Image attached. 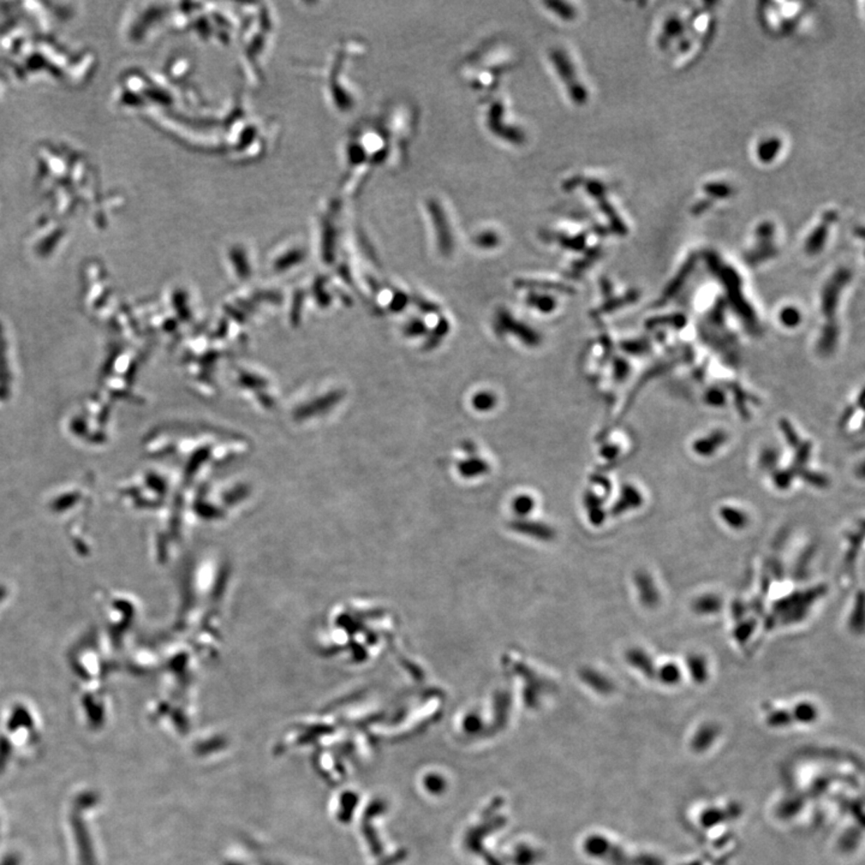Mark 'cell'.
Wrapping results in <instances>:
<instances>
[{"label": "cell", "instance_id": "1", "mask_svg": "<svg viewBox=\"0 0 865 865\" xmlns=\"http://www.w3.org/2000/svg\"><path fill=\"white\" fill-rule=\"evenodd\" d=\"M105 643L97 631H88L69 650L72 674L82 685H102L107 679L111 665Z\"/></svg>", "mask_w": 865, "mask_h": 865}, {"label": "cell", "instance_id": "2", "mask_svg": "<svg viewBox=\"0 0 865 865\" xmlns=\"http://www.w3.org/2000/svg\"><path fill=\"white\" fill-rule=\"evenodd\" d=\"M78 702L89 726L97 728L105 724L107 698L102 685H82Z\"/></svg>", "mask_w": 865, "mask_h": 865}, {"label": "cell", "instance_id": "3", "mask_svg": "<svg viewBox=\"0 0 865 865\" xmlns=\"http://www.w3.org/2000/svg\"><path fill=\"white\" fill-rule=\"evenodd\" d=\"M602 850L604 851V858L614 865H665L660 857L649 854V853L625 852L624 850L616 847L609 843H604Z\"/></svg>", "mask_w": 865, "mask_h": 865}, {"label": "cell", "instance_id": "4", "mask_svg": "<svg viewBox=\"0 0 865 865\" xmlns=\"http://www.w3.org/2000/svg\"><path fill=\"white\" fill-rule=\"evenodd\" d=\"M637 577L638 594L642 602L646 607H655L660 601V593H658L656 584L654 579L646 572H639L636 576Z\"/></svg>", "mask_w": 865, "mask_h": 865}, {"label": "cell", "instance_id": "5", "mask_svg": "<svg viewBox=\"0 0 865 865\" xmlns=\"http://www.w3.org/2000/svg\"><path fill=\"white\" fill-rule=\"evenodd\" d=\"M628 658H629L630 665H632L644 677L649 679L654 678L656 666H655L653 658L646 650L638 649V648L630 650Z\"/></svg>", "mask_w": 865, "mask_h": 865}, {"label": "cell", "instance_id": "6", "mask_svg": "<svg viewBox=\"0 0 865 865\" xmlns=\"http://www.w3.org/2000/svg\"><path fill=\"white\" fill-rule=\"evenodd\" d=\"M686 668L691 679L696 684H703L710 678V666L707 658L701 654H691L686 658Z\"/></svg>", "mask_w": 865, "mask_h": 865}, {"label": "cell", "instance_id": "7", "mask_svg": "<svg viewBox=\"0 0 865 865\" xmlns=\"http://www.w3.org/2000/svg\"><path fill=\"white\" fill-rule=\"evenodd\" d=\"M721 597H719V596L715 595V594H705V595L697 597V599L693 601V604H692L693 611L698 613V614H702V616H705V614H714V613H718L719 611L721 609Z\"/></svg>", "mask_w": 865, "mask_h": 865}, {"label": "cell", "instance_id": "8", "mask_svg": "<svg viewBox=\"0 0 865 865\" xmlns=\"http://www.w3.org/2000/svg\"><path fill=\"white\" fill-rule=\"evenodd\" d=\"M655 677L658 678L663 685L667 686H674L677 684L680 683L681 680V670L680 667L675 663H665L660 667H656Z\"/></svg>", "mask_w": 865, "mask_h": 865}, {"label": "cell", "instance_id": "9", "mask_svg": "<svg viewBox=\"0 0 865 865\" xmlns=\"http://www.w3.org/2000/svg\"><path fill=\"white\" fill-rule=\"evenodd\" d=\"M720 515H721L722 520L730 528L735 529V530H742L749 523L747 513L735 507H722Z\"/></svg>", "mask_w": 865, "mask_h": 865}, {"label": "cell", "instance_id": "10", "mask_svg": "<svg viewBox=\"0 0 865 865\" xmlns=\"http://www.w3.org/2000/svg\"><path fill=\"white\" fill-rule=\"evenodd\" d=\"M791 710L794 714V717L796 718L794 720L798 724H810L819 718V710L812 703L803 702V703L794 705Z\"/></svg>", "mask_w": 865, "mask_h": 865}, {"label": "cell", "instance_id": "11", "mask_svg": "<svg viewBox=\"0 0 865 865\" xmlns=\"http://www.w3.org/2000/svg\"><path fill=\"white\" fill-rule=\"evenodd\" d=\"M11 597H13V588L10 587L9 583L0 579V612L3 611V608L6 604H9Z\"/></svg>", "mask_w": 865, "mask_h": 865}, {"label": "cell", "instance_id": "12", "mask_svg": "<svg viewBox=\"0 0 865 865\" xmlns=\"http://www.w3.org/2000/svg\"><path fill=\"white\" fill-rule=\"evenodd\" d=\"M752 630H754V624L752 621H745V623H742V626H739L738 629L735 630V636L739 641H744L749 635L752 636Z\"/></svg>", "mask_w": 865, "mask_h": 865}]
</instances>
